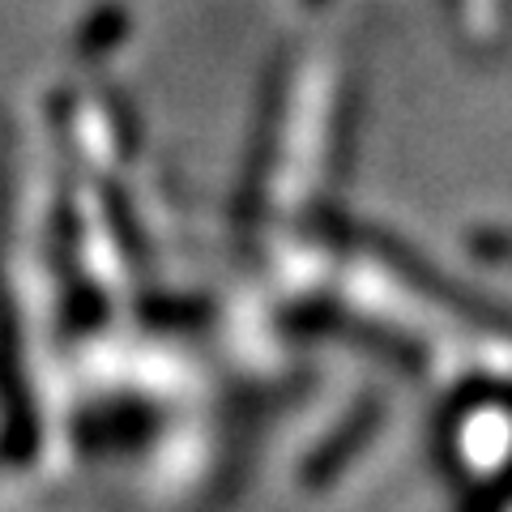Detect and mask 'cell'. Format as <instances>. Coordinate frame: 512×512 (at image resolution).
I'll use <instances>...</instances> for the list:
<instances>
[{
    "instance_id": "1",
    "label": "cell",
    "mask_w": 512,
    "mask_h": 512,
    "mask_svg": "<svg viewBox=\"0 0 512 512\" xmlns=\"http://www.w3.org/2000/svg\"><path fill=\"white\" fill-rule=\"evenodd\" d=\"M124 13L120 9H99L90 18V26L82 30V52L86 56H99V52H107V47H116L120 43V35H124Z\"/></svg>"
},
{
    "instance_id": "2",
    "label": "cell",
    "mask_w": 512,
    "mask_h": 512,
    "mask_svg": "<svg viewBox=\"0 0 512 512\" xmlns=\"http://www.w3.org/2000/svg\"><path fill=\"white\" fill-rule=\"evenodd\" d=\"M308 5H325V0H308Z\"/></svg>"
}]
</instances>
